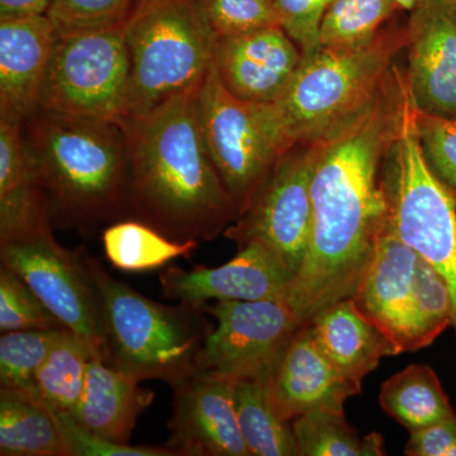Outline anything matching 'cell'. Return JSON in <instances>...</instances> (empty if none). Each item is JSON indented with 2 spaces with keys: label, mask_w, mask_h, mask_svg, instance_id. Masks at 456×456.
I'll use <instances>...</instances> for the list:
<instances>
[{
  "label": "cell",
  "mask_w": 456,
  "mask_h": 456,
  "mask_svg": "<svg viewBox=\"0 0 456 456\" xmlns=\"http://www.w3.org/2000/svg\"><path fill=\"white\" fill-rule=\"evenodd\" d=\"M406 93V75L395 68L370 107L316 143L310 248L284 294L302 325L332 303L353 298L389 221L384 165Z\"/></svg>",
  "instance_id": "6da1fadb"
},
{
  "label": "cell",
  "mask_w": 456,
  "mask_h": 456,
  "mask_svg": "<svg viewBox=\"0 0 456 456\" xmlns=\"http://www.w3.org/2000/svg\"><path fill=\"white\" fill-rule=\"evenodd\" d=\"M196 94L119 121L126 140L125 216L175 241H211L240 216L204 142Z\"/></svg>",
  "instance_id": "7a4b0ae2"
},
{
  "label": "cell",
  "mask_w": 456,
  "mask_h": 456,
  "mask_svg": "<svg viewBox=\"0 0 456 456\" xmlns=\"http://www.w3.org/2000/svg\"><path fill=\"white\" fill-rule=\"evenodd\" d=\"M22 132L51 220L88 231L125 216L126 140L119 122L38 110Z\"/></svg>",
  "instance_id": "3957f363"
},
{
  "label": "cell",
  "mask_w": 456,
  "mask_h": 456,
  "mask_svg": "<svg viewBox=\"0 0 456 456\" xmlns=\"http://www.w3.org/2000/svg\"><path fill=\"white\" fill-rule=\"evenodd\" d=\"M83 259L97 294L104 362L139 382L171 387L196 373L198 351L211 331L204 312L152 301L84 251Z\"/></svg>",
  "instance_id": "277c9868"
},
{
  "label": "cell",
  "mask_w": 456,
  "mask_h": 456,
  "mask_svg": "<svg viewBox=\"0 0 456 456\" xmlns=\"http://www.w3.org/2000/svg\"><path fill=\"white\" fill-rule=\"evenodd\" d=\"M406 45L402 27L354 49L303 53L289 88L272 103L285 147L321 142L364 112L382 94Z\"/></svg>",
  "instance_id": "5b68a950"
},
{
  "label": "cell",
  "mask_w": 456,
  "mask_h": 456,
  "mask_svg": "<svg viewBox=\"0 0 456 456\" xmlns=\"http://www.w3.org/2000/svg\"><path fill=\"white\" fill-rule=\"evenodd\" d=\"M216 40L194 0H141L125 23L130 73L122 119L196 92L212 68Z\"/></svg>",
  "instance_id": "8992f818"
},
{
  "label": "cell",
  "mask_w": 456,
  "mask_h": 456,
  "mask_svg": "<svg viewBox=\"0 0 456 456\" xmlns=\"http://www.w3.org/2000/svg\"><path fill=\"white\" fill-rule=\"evenodd\" d=\"M392 155L387 171L389 220L399 239L445 279L456 332V196L426 163L408 88Z\"/></svg>",
  "instance_id": "52a82bcc"
},
{
  "label": "cell",
  "mask_w": 456,
  "mask_h": 456,
  "mask_svg": "<svg viewBox=\"0 0 456 456\" xmlns=\"http://www.w3.org/2000/svg\"><path fill=\"white\" fill-rule=\"evenodd\" d=\"M196 104L212 163L241 215L288 151L273 104L251 103L231 94L215 64L197 90Z\"/></svg>",
  "instance_id": "ba28073f"
},
{
  "label": "cell",
  "mask_w": 456,
  "mask_h": 456,
  "mask_svg": "<svg viewBox=\"0 0 456 456\" xmlns=\"http://www.w3.org/2000/svg\"><path fill=\"white\" fill-rule=\"evenodd\" d=\"M128 73L125 23L57 33L40 110L119 122Z\"/></svg>",
  "instance_id": "9c48e42d"
},
{
  "label": "cell",
  "mask_w": 456,
  "mask_h": 456,
  "mask_svg": "<svg viewBox=\"0 0 456 456\" xmlns=\"http://www.w3.org/2000/svg\"><path fill=\"white\" fill-rule=\"evenodd\" d=\"M316 143L296 145L274 167L239 218L224 231L239 248L257 242L296 277L310 248Z\"/></svg>",
  "instance_id": "30bf717a"
},
{
  "label": "cell",
  "mask_w": 456,
  "mask_h": 456,
  "mask_svg": "<svg viewBox=\"0 0 456 456\" xmlns=\"http://www.w3.org/2000/svg\"><path fill=\"white\" fill-rule=\"evenodd\" d=\"M217 321L196 358V373L221 379H269L303 326L284 297L261 301L207 303Z\"/></svg>",
  "instance_id": "8fae6325"
},
{
  "label": "cell",
  "mask_w": 456,
  "mask_h": 456,
  "mask_svg": "<svg viewBox=\"0 0 456 456\" xmlns=\"http://www.w3.org/2000/svg\"><path fill=\"white\" fill-rule=\"evenodd\" d=\"M0 263L28 285L66 330L103 359L97 294L83 251L60 245L53 224H46L0 241Z\"/></svg>",
  "instance_id": "7c38bea8"
},
{
  "label": "cell",
  "mask_w": 456,
  "mask_h": 456,
  "mask_svg": "<svg viewBox=\"0 0 456 456\" xmlns=\"http://www.w3.org/2000/svg\"><path fill=\"white\" fill-rule=\"evenodd\" d=\"M406 27V83L413 107L456 118V0H419Z\"/></svg>",
  "instance_id": "4fadbf2b"
},
{
  "label": "cell",
  "mask_w": 456,
  "mask_h": 456,
  "mask_svg": "<svg viewBox=\"0 0 456 456\" xmlns=\"http://www.w3.org/2000/svg\"><path fill=\"white\" fill-rule=\"evenodd\" d=\"M174 389L170 436L175 456H250L236 412V382L193 374Z\"/></svg>",
  "instance_id": "5bb4252c"
},
{
  "label": "cell",
  "mask_w": 456,
  "mask_h": 456,
  "mask_svg": "<svg viewBox=\"0 0 456 456\" xmlns=\"http://www.w3.org/2000/svg\"><path fill=\"white\" fill-rule=\"evenodd\" d=\"M301 47L281 26L217 37L216 70L231 94L251 103H277L301 65Z\"/></svg>",
  "instance_id": "9a60e30c"
},
{
  "label": "cell",
  "mask_w": 456,
  "mask_h": 456,
  "mask_svg": "<svg viewBox=\"0 0 456 456\" xmlns=\"http://www.w3.org/2000/svg\"><path fill=\"white\" fill-rule=\"evenodd\" d=\"M293 278L266 248L250 242L240 248L232 260L216 268L169 266L160 273V285L171 301L200 308L212 301H261L284 297Z\"/></svg>",
  "instance_id": "2e32d148"
},
{
  "label": "cell",
  "mask_w": 456,
  "mask_h": 456,
  "mask_svg": "<svg viewBox=\"0 0 456 456\" xmlns=\"http://www.w3.org/2000/svg\"><path fill=\"white\" fill-rule=\"evenodd\" d=\"M391 217V216H389ZM417 254L393 230L380 233L353 299L399 353H412V297Z\"/></svg>",
  "instance_id": "e0dca14e"
},
{
  "label": "cell",
  "mask_w": 456,
  "mask_h": 456,
  "mask_svg": "<svg viewBox=\"0 0 456 456\" xmlns=\"http://www.w3.org/2000/svg\"><path fill=\"white\" fill-rule=\"evenodd\" d=\"M56 38L47 14L0 18V119L23 125L40 110Z\"/></svg>",
  "instance_id": "ac0fdd59"
},
{
  "label": "cell",
  "mask_w": 456,
  "mask_h": 456,
  "mask_svg": "<svg viewBox=\"0 0 456 456\" xmlns=\"http://www.w3.org/2000/svg\"><path fill=\"white\" fill-rule=\"evenodd\" d=\"M268 387L273 406L288 422L318 408H344L347 399L362 391L327 358L308 325L293 336Z\"/></svg>",
  "instance_id": "d6986e66"
},
{
  "label": "cell",
  "mask_w": 456,
  "mask_h": 456,
  "mask_svg": "<svg viewBox=\"0 0 456 456\" xmlns=\"http://www.w3.org/2000/svg\"><path fill=\"white\" fill-rule=\"evenodd\" d=\"M307 325L332 364L360 386L380 360L401 354L395 342L359 310L353 298L332 303Z\"/></svg>",
  "instance_id": "ffe728a7"
},
{
  "label": "cell",
  "mask_w": 456,
  "mask_h": 456,
  "mask_svg": "<svg viewBox=\"0 0 456 456\" xmlns=\"http://www.w3.org/2000/svg\"><path fill=\"white\" fill-rule=\"evenodd\" d=\"M152 401L154 393L141 388L139 380L93 356L82 397L70 415L92 434L128 444L137 419Z\"/></svg>",
  "instance_id": "44dd1931"
},
{
  "label": "cell",
  "mask_w": 456,
  "mask_h": 456,
  "mask_svg": "<svg viewBox=\"0 0 456 456\" xmlns=\"http://www.w3.org/2000/svg\"><path fill=\"white\" fill-rule=\"evenodd\" d=\"M53 224L49 200L33 169L22 125L0 119V241Z\"/></svg>",
  "instance_id": "7402d4cb"
},
{
  "label": "cell",
  "mask_w": 456,
  "mask_h": 456,
  "mask_svg": "<svg viewBox=\"0 0 456 456\" xmlns=\"http://www.w3.org/2000/svg\"><path fill=\"white\" fill-rule=\"evenodd\" d=\"M0 455L71 456L53 411L8 388H0Z\"/></svg>",
  "instance_id": "603a6c76"
},
{
  "label": "cell",
  "mask_w": 456,
  "mask_h": 456,
  "mask_svg": "<svg viewBox=\"0 0 456 456\" xmlns=\"http://www.w3.org/2000/svg\"><path fill=\"white\" fill-rule=\"evenodd\" d=\"M383 410L408 431L421 430L455 415L439 377L428 365H408L384 382Z\"/></svg>",
  "instance_id": "cb8c5ba5"
},
{
  "label": "cell",
  "mask_w": 456,
  "mask_h": 456,
  "mask_svg": "<svg viewBox=\"0 0 456 456\" xmlns=\"http://www.w3.org/2000/svg\"><path fill=\"white\" fill-rule=\"evenodd\" d=\"M236 412L250 456H299L292 425L278 415L268 379L236 382Z\"/></svg>",
  "instance_id": "d4e9b609"
},
{
  "label": "cell",
  "mask_w": 456,
  "mask_h": 456,
  "mask_svg": "<svg viewBox=\"0 0 456 456\" xmlns=\"http://www.w3.org/2000/svg\"><path fill=\"white\" fill-rule=\"evenodd\" d=\"M104 254L122 272H150L180 256H191L198 241H175L137 220L118 221L102 233Z\"/></svg>",
  "instance_id": "484cf974"
},
{
  "label": "cell",
  "mask_w": 456,
  "mask_h": 456,
  "mask_svg": "<svg viewBox=\"0 0 456 456\" xmlns=\"http://www.w3.org/2000/svg\"><path fill=\"white\" fill-rule=\"evenodd\" d=\"M299 456L386 455L382 435L360 436L346 421L344 408H318L292 421Z\"/></svg>",
  "instance_id": "4316f807"
},
{
  "label": "cell",
  "mask_w": 456,
  "mask_h": 456,
  "mask_svg": "<svg viewBox=\"0 0 456 456\" xmlns=\"http://www.w3.org/2000/svg\"><path fill=\"white\" fill-rule=\"evenodd\" d=\"M94 353L73 332L64 330L36 374L38 401L56 412H73L82 397Z\"/></svg>",
  "instance_id": "83f0119b"
},
{
  "label": "cell",
  "mask_w": 456,
  "mask_h": 456,
  "mask_svg": "<svg viewBox=\"0 0 456 456\" xmlns=\"http://www.w3.org/2000/svg\"><path fill=\"white\" fill-rule=\"evenodd\" d=\"M398 9L393 0H332L321 20L318 45L330 50L367 45Z\"/></svg>",
  "instance_id": "f1b7e54d"
},
{
  "label": "cell",
  "mask_w": 456,
  "mask_h": 456,
  "mask_svg": "<svg viewBox=\"0 0 456 456\" xmlns=\"http://www.w3.org/2000/svg\"><path fill=\"white\" fill-rule=\"evenodd\" d=\"M64 330L4 332L0 338L2 388L13 389L37 399L36 374Z\"/></svg>",
  "instance_id": "f546056e"
},
{
  "label": "cell",
  "mask_w": 456,
  "mask_h": 456,
  "mask_svg": "<svg viewBox=\"0 0 456 456\" xmlns=\"http://www.w3.org/2000/svg\"><path fill=\"white\" fill-rule=\"evenodd\" d=\"M450 325L452 299L448 284L428 261L419 256L413 281L412 351L431 345Z\"/></svg>",
  "instance_id": "4dcf8cb0"
},
{
  "label": "cell",
  "mask_w": 456,
  "mask_h": 456,
  "mask_svg": "<svg viewBox=\"0 0 456 456\" xmlns=\"http://www.w3.org/2000/svg\"><path fill=\"white\" fill-rule=\"evenodd\" d=\"M59 320L13 272L0 268V331L64 330Z\"/></svg>",
  "instance_id": "1f68e13d"
},
{
  "label": "cell",
  "mask_w": 456,
  "mask_h": 456,
  "mask_svg": "<svg viewBox=\"0 0 456 456\" xmlns=\"http://www.w3.org/2000/svg\"><path fill=\"white\" fill-rule=\"evenodd\" d=\"M141 0H51L47 17L57 33L123 25Z\"/></svg>",
  "instance_id": "d6a6232c"
},
{
  "label": "cell",
  "mask_w": 456,
  "mask_h": 456,
  "mask_svg": "<svg viewBox=\"0 0 456 456\" xmlns=\"http://www.w3.org/2000/svg\"><path fill=\"white\" fill-rule=\"evenodd\" d=\"M217 37L279 26L272 0H194Z\"/></svg>",
  "instance_id": "836d02e7"
},
{
  "label": "cell",
  "mask_w": 456,
  "mask_h": 456,
  "mask_svg": "<svg viewBox=\"0 0 456 456\" xmlns=\"http://www.w3.org/2000/svg\"><path fill=\"white\" fill-rule=\"evenodd\" d=\"M417 137L434 175L456 194V118L415 110Z\"/></svg>",
  "instance_id": "e575fe53"
},
{
  "label": "cell",
  "mask_w": 456,
  "mask_h": 456,
  "mask_svg": "<svg viewBox=\"0 0 456 456\" xmlns=\"http://www.w3.org/2000/svg\"><path fill=\"white\" fill-rule=\"evenodd\" d=\"M53 413L71 456H175L173 450L167 446L155 448L113 443L86 430L75 421L70 413L56 411H53Z\"/></svg>",
  "instance_id": "d590c367"
},
{
  "label": "cell",
  "mask_w": 456,
  "mask_h": 456,
  "mask_svg": "<svg viewBox=\"0 0 456 456\" xmlns=\"http://www.w3.org/2000/svg\"><path fill=\"white\" fill-rule=\"evenodd\" d=\"M279 18V26L284 29L303 53L320 47L321 20L332 0H272Z\"/></svg>",
  "instance_id": "8d00e7d4"
},
{
  "label": "cell",
  "mask_w": 456,
  "mask_h": 456,
  "mask_svg": "<svg viewBox=\"0 0 456 456\" xmlns=\"http://www.w3.org/2000/svg\"><path fill=\"white\" fill-rule=\"evenodd\" d=\"M404 455L456 456V413L436 424L411 432Z\"/></svg>",
  "instance_id": "74e56055"
},
{
  "label": "cell",
  "mask_w": 456,
  "mask_h": 456,
  "mask_svg": "<svg viewBox=\"0 0 456 456\" xmlns=\"http://www.w3.org/2000/svg\"><path fill=\"white\" fill-rule=\"evenodd\" d=\"M50 4L51 0H0V18L42 16Z\"/></svg>",
  "instance_id": "f35d334b"
},
{
  "label": "cell",
  "mask_w": 456,
  "mask_h": 456,
  "mask_svg": "<svg viewBox=\"0 0 456 456\" xmlns=\"http://www.w3.org/2000/svg\"><path fill=\"white\" fill-rule=\"evenodd\" d=\"M395 4L398 5L399 9H403V11L411 12L413 8L416 7L419 0H393Z\"/></svg>",
  "instance_id": "ab89813d"
},
{
  "label": "cell",
  "mask_w": 456,
  "mask_h": 456,
  "mask_svg": "<svg viewBox=\"0 0 456 456\" xmlns=\"http://www.w3.org/2000/svg\"><path fill=\"white\" fill-rule=\"evenodd\" d=\"M455 196H456V194H455Z\"/></svg>",
  "instance_id": "60d3db41"
}]
</instances>
